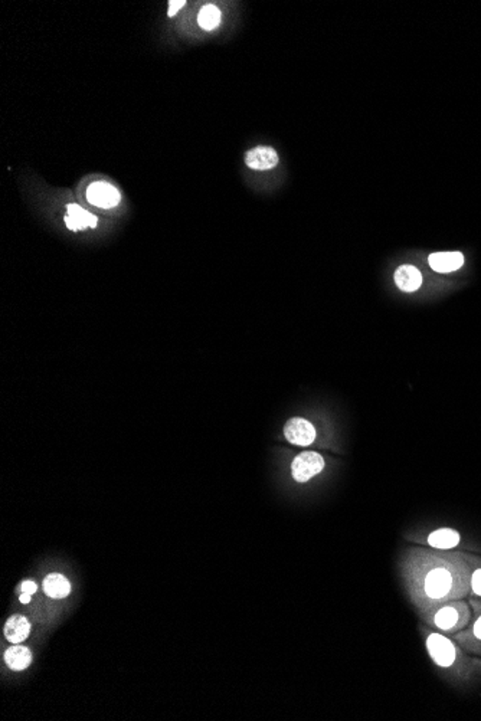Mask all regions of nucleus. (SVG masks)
Here are the masks:
<instances>
[{
	"label": "nucleus",
	"mask_w": 481,
	"mask_h": 721,
	"mask_svg": "<svg viewBox=\"0 0 481 721\" xmlns=\"http://www.w3.org/2000/svg\"><path fill=\"white\" fill-rule=\"evenodd\" d=\"M36 592V584L35 582L32 580H26L22 583V593H27V595H34Z\"/></svg>",
	"instance_id": "18"
},
{
	"label": "nucleus",
	"mask_w": 481,
	"mask_h": 721,
	"mask_svg": "<svg viewBox=\"0 0 481 721\" xmlns=\"http://www.w3.org/2000/svg\"><path fill=\"white\" fill-rule=\"evenodd\" d=\"M427 648L431 655V658L435 661V664L440 667H449L454 664L456 661V648L451 643L449 639H447L443 635L432 634L429 635L427 641Z\"/></svg>",
	"instance_id": "2"
},
{
	"label": "nucleus",
	"mask_w": 481,
	"mask_h": 721,
	"mask_svg": "<svg viewBox=\"0 0 481 721\" xmlns=\"http://www.w3.org/2000/svg\"><path fill=\"white\" fill-rule=\"evenodd\" d=\"M428 262L434 271L445 274L461 268L464 264V257L461 252H437L429 255Z\"/></svg>",
	"instance_id": "7"
},
{
	"label": "nucleus",
	"mask_w": 481,
	"mask_h": 721,
	"mask_svg": "<svg viewBox=\"0 0 481 721\" xmlns=\"http://www.w3.org/2000/svg\"><path fill=\"white\" fill-rule=\"evenodd\" d=\"M43 592L52 599H64L71 592V584L65 576L52 573L43 580Z\"/></svg>",
	"instance_id": "11"
},
{
	"label": "nucleus",
	"mask_w": 481,
	"mask_h": 721,
	"mask_svg": "<svg viewBox=\"0 0 481 721\" xmlns=\"http://www.w3.org/2000/svg\"><path fill=\"white\" fill-rule=\"evenodd\" d=\"M428 543L435 549H453L460 543V534L456 530L441 529L429 534Z\"/></svg>",
	"instance_id": "13"
},
{
	"label": "nucleus",
	"mask_w": 481,
	"mask_h": 721,
	"mask_svg": "<svg viewBox=\"0 0 481 721\" xmlns=\"http://www.w3.org/2000/svg\"><path fill=\"white\" fill-rule=\"evenodd\" d=\"M395 282L402 291L414 293L421 287V284H423V275H421L419 269H416L415 266L403 265L396 269Z\"/></svg>",
	"instance_id": "9"
},
{
	"label": "nucleus",
	"mask_w": 481,
	"mask_h": 721,
	"mask_svg": "<svg viewBox=\"0 0 481 721\" xmlns=\"http://www.w3.org/2000/svg\"><path fill=\"white\" fill-rule=\"evenodd\" d=\"M284 435L289 442L298 446H307L315 439V429L306 419L293 417L284 428Z\"/></svg>",
	"instance_id": "3"
},
{
	"label": "nucleus",
	"mask_w": 481,
	"mask_h": 721,
	"mask_svg": "<svg viewBox=\"0 0 481 721\" xmlns=\"http://www.w3.org/2000/svg\"><path fill=\"white\" fill-rule=\"evenodd\" d=\"M88 202L102 209H111L120 202V192L110 183L96 182L87 190Z\"/></svg>",
	"instance_id": "4"
},
{
	"label": "nucleus",
	"mask_w": 481,
	"mask_h": 721,
	"mask_svg": "<svg viewBox=\"0 0 481 721\" xmlns=\"http://www.w3.org/2000/svg\"><path fill=\"white\" fill-rule=\"evenodd\" d=\"M6 665L13 671H23L32 663V654L27 648L14 645L5 652Z\"/></svg>",
	"instance_id": "12"
},
{
	"label": "nucleus",
	"mask_w": 481,
	"mask_h": 721,
	"mask_svg": "<svg viewBox=\"0 0 481 721\" xmlns=\"http://www.w3.org/2000/svg\"><path fill=\"white\" fill-rule=\"evenodd\" d=\"M471 586H473L474 593L481 596V569H478L474 572V575L471 577Z\"/></svg>",
	"instance_id": "16"
},
{
	"label": "nucleus",
	"mask_w": 481,
	"mask_h": 721,
	"mask_svg": "<svg viewBox=\"0 0 481 721\" xmlns=\"http://www.w3.org/2000/svg\"><path fill=\"white\" fill-rule=\"evenodd\" d=\"M67 228L71 231H81L87 227L96 228L97 227V218L87 212L80 205H69L68 206V216H65Z\"/></svg>",
	"instance_id": "8"
},
{
	"label": "nucleus",
	"mask_w": 481,
	"mask_h": 721,
	"mask_svg": "<svg viewBox=\"0 0 481 721\" xmlns=\"http://www.w3.org/2000/svg\"><path fill=\"white\" fill-rule=\"evenodd\" d=\"M453 586V577L444 567L432 569L425 577V592L432 599L444 597Z\"/></svg>",
	"instance_id": "5"
},
{
	"label": "nucleus",
	"mask_w": 481,
	"mask_h": 721,
	"mask_svg": "<svg viewBox=\"0 0 481 721\" xmlns=\"http://www.w3.org/2000/svg\"><path fill=\"white\" fill-rule=\"evenodd\" d=\"M221 22V12L216 6L214 5H206L202 8L199 16H198V23L202 29H205V31H212V29H215Z\"/></svg>",
	"instance_id": "14"
},
{
	"label": "nucleus",
	"mask_w": 481,
	"mask_h": 721,
	"mask_svg": "<svg viewBox=\"0 0 481 721\" xmlns=\"http://www.w3.org/2000/svg\"><path fill=\"white\" fill-rule=\"evenodd\" d=\"M31 632V623L22 615H13L5 625V637L12 643L23 642Z\"/></svg>",
	"instance_id": "10"
},
{
	"label": "nucleus",
	"mask_w": 481,
	"mask_h": 721,
	"mask_svg": "<svg viewBox=\"0 0 481 721\" xmlns=\"http://www.w3.org/2000/svg\"><path fill=\"white\" fill-rule=\"evenodd\" d=\"M474 635H476L478 639H481V617L478 618V621H477L476 625H474Z\"/></svg>",
	"instance_id": "19"
},
{
	"label": "nucleus",
	"mask_w": 481,
	"mask_h": 721,
	"mask_svg": "<svg viewBox=\"0 0 481 721\" xmlns=\"http://www.w3.org/2000/svg\"><path fill=\"white\" fill-rule=\"evenodd\" d=\"M19 600H21V602H22V604H25V605H26V604H29V602H31V595H27V593H22V595H21V597H19Z\"/></svg>",
	"instance_id": "20"
},
{
	"label": "nucleus",
	"mask_w": 481,
	"mask_h": 721,
	"mask_svg": "<svg viewBox=\"0 0 481 721\" xmlns=\"http://www.w3.org/2000/svg\"><path fill=\"white\" fill-rule=\"evenodd\" d=\"M185 5H186L185 0H172V2L169 3V12H168L169 18H173L175 14H176L180 9H182Z\"/></svg>",
	"instance_id": "17"
},
{
	"label": "nucleus",
	"mask_w": 481,
	"mask_h": 721,
	"mask_svg": "<svg viewBox=\"0 0 481 721\" xmlns=\"http://www.w3.org/2000/svg\"><path fill=\"white\" fill-rule=\"evenodd\" d=\"M435 625L447 630L453 628L458 622V612L456 608L445 606L435 613Z\"/></svg>",
	"instance_id": "15"
},
{
	"label": "nucleus",
	"mask_w": 481,
	"mask_h": 721,
	"mask_svg": "<svg viewBox=\"0 0 481 721\" xmlns=\"http://www.w3.org/2000/svg\"><path fill=\"white\" fill-rule=\"evenodd\" d=\"M324 468V459L320 454L315 453H303L293 461L291 465V472L295 481L298 483H306L314 475L320 474V471Z\"/></svg>",
	"instance_id": "1"
},
{
	"label": "nucleus",
	"mask_w": 481,
	"mask_h": 721,
	"mask_svg": "<svg viewBox=\"0 0 481 721\" xmlns=\"http://www.w3.org/2000/svg\"><path fill=\"white\" fill-rule=\"evenodd\" d=\"M245 163L252 170H269L278 164V154L273 147L258 146L247 153Z\"/></svg>",
	"instance_id": "6"
}]
</instances>
